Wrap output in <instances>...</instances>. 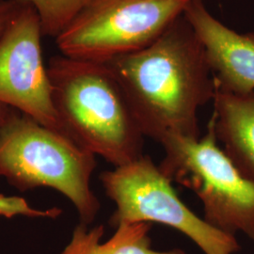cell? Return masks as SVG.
<instances>
[{
  "instance_id": "1",
  "label": "cell",
  "mask_w": 254,
  "mask_h": 254,
  "mask_svg": "<svg viewBox=\"0 0 254 254\" xmlns=\"http://www.w3.org/2000/svg\"><path fill=\"white\" fill-rule=\"evenodd\" d=\"M126 93L143 136L200 137L199 110L216 83L190 25L177 19L152 45L107 63Z\"/></svg>"
},
{
  "instance_id": "2",
  "label": "cell",
  "mask_w": 254,
  "mask_h": 254,
  "mask_svg": "<svg viewBox=\"0 0 254 254\" xmlns=\"http://www.w3.org/2000/svg\"><path fill=\"white\" fill-rule=\"evenodd\" d=\"M47 70L60 126L76 144L114 168L143 154L145 136L107 64L60 55Z\"/></svg>"
},
{
  "instance_id": "3",
  "label": "cell",
  "mask_w": 254,
  "mask_h": 254,
  "mask_svg": "<svg viewBox=\"0 0 254 254\" xmlns=\"http://www.w3.org/2000/svg\"><path fill=\"white\" fill-rule=\"evenodd\" d=\"M95 154L14 110L0 130V177L19 190L50 188L73 203L80 222L90 225L100 211L91 190Z\"/></svg>"
},
{
  "instance_id": "4",
  "label": "cell",
  "mask_w": 254,
  "mask_h": 254,
  "mask_svg": "<svg viewBox=\"0 0 254 254\" xmlns=\"http://www.w3.org/2000/svg\"><path fill=\"white\" fill-rule=\"evenodd\" d=\"M159 143L165 153L160 170L173 183L198 196L209 224L254 240V183L240 173L218 145L212 119L201 137L168 135Z\"/></svg>"
},
{
  "instance_id": "5",
  "label": "cell",
  "mask_w": 254,
  "mask_h": 254,
  "mask_svg": "<svg viewBox=\"0 0 254 254\" xmlns=\"http://www.w3.org/2000/svg\"><path fill=\"white\" fill-rule=\"evenodd\" d=\"M100 181L116 205L109 219L112 227L159 223L188 236L203 254H236L240 250L236 236L213 227L182 201L172 180L148 155L103 172Z\"/></svg>"
},
{
  "instance_id": "6",
  "label": "cell",
  "mask_w": 254,
  "mask_h": 254,
  "mask_svg": "<svg viewBox=\"0 0 254 254\" xmlns=\"http://www.w3.org/2000/svg\"><path fill=\"white\" fill-rule=\"evenodd\" d=\"M190 0H92L57 37L62 55L107 64L152 45Z\"/></svg>"
},
{
  "instance_id": "7",
  "label": "cell",
  "mask_w": 254,
  "mask_h": 254,
  "mask_svg": "<svg viewBox=\"0 0 254 254\" xmlns=\"http://www.w3.org/2000/svg\"><path fill=\"white\" fill-rule=\"evenodd\" d=\"M43 36L35 9L25 4L0 38V102L45 127L64 132L44 63Z\"/></svg>"
},
{
  "instance_id": "8",
  "label": "cell",
  "mask_w": 254,
  "mask_h": 254,
  "mask_svg": "<svg viewBox=\"0 0 254 254\" xmlns=\"http://www.w3.org/2000/svg\"><path fill=\"white\" fill-rule=\"evenodd\" d=\"M206 55L216 86L245 94L254 91V32L238 33L216 18L201 0H190L184 12Z\"/></svg>"
},
{
  "instance_id": "9",
  "label": "cell",
  "mask_w": 254,
  "mask_h": 254,
  "mask_svg": "<svg viewBox=\"0 0 254 254\" xmlns=\"http://www.w3.org/2000/svg\"><path fill=\"white\" fill-rule=\"evenodd\" d=\"M212 102L218 143L240 173L254 183V91L236 94L216 86Z\"/></svg>"
},
{
  "instance_id": "10",
  "label": "cell",
  "mask_w": 254,
  "mask_h": 254,
  "mask_svg": "<svg viewBox=\"0 0 254 254\" xmlns=\"http://www.w3.org/2000/svg\"><path fill=\"white\" fill-rule=\"evenodd\" d=\"M150 223L120 224L108 240L103 241V225L89 227L79 223L62 254H186L181 249L159 251L153 247Z\"/></svg>"
},
{
  "instance_id": "11",
  "label": "cell",
  "mask_w": 254,
  "mask_h": 254,
  "mask_svg": "<svg viewBox=\"0 0 254 254\" xmlns=\"http://www.w3.org/2000/svg\"><path fill=\"white\" fill-rule=\"evenodd\" d=\"M35 9L44 36L56 39L92 0H23Z\"/></svg>"
},
{
  "instance_id": "12",
  "label": "cell",
  "mask_w": 254,
  "mask_h": 254,
  "mask_svg": "<svg viewBox=\"0 0 254 254\" xmlns=\"http://www.w3.org/2000/svg\"><path fill=\"white\" fill-rule=\"evenodd\" d=\"M25 4L23 0H0V38Z\"/></svg>"
},
{
  "instance_id": "13",
  "label": "cell",
  "mask_w": 254,
  "mask_h": 254,
  "mask_svg": "<svg viewBox=\"0 0 254 254\" xmlns=\"http://www.w3.org/2000/svg\"><path fill=\"white\" fill-rule=\"evenodd\" d=\"M14 110L15 109H11L9 106L0 102V130L6 125Z\"/></svg>"
}]
</instances>
